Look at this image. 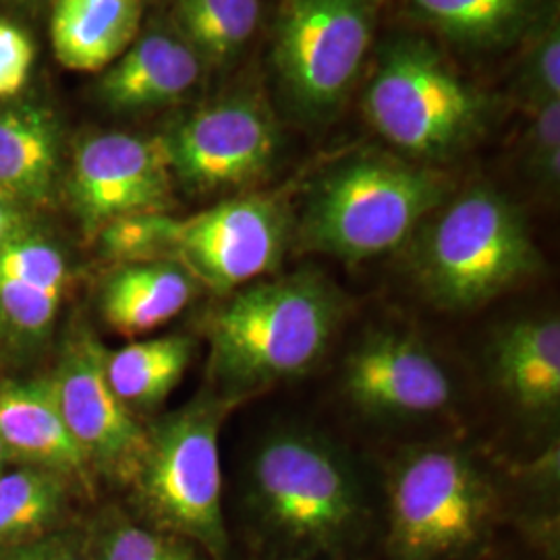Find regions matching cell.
<instances>
[{"mask_svg": "<svg viewBox=\"0 0 560 560\" xmlns=\"http://www.w3.org/2000/svg\"><path fill=\"white\" fill-rule=\"evenodd\" d=\"M340 314L339 291L314 272L254 280L233 291L206 328L222 397L241 400L305 374L324 355Z\"/></svg>", "mask_w": 560, "mask_h": 560, "instance_id": "cell-1", "label": "cell"}, {"mask_svg": "<svg viewBox=\"0 0 560 560\" xmlns=\"http://www.w3.org/2000/svg\"><path fill=\"white\" fill-rule=\"evenodd\" d=\"M451 189L428 166L363 154L328 171L312 187L298 237L305 249L360 264L384 256L409 240Z\"/></svg>", "mask_w": 560, "mask_h": 560, "instance_id": "cell-2", "label": "cell"}, {"mask_svg": "<svg viewBox=\"0 0 560 560\" xmlns=\"http://www.w3.org/2000/svg\"><path fill=\"white\" fill-rule=\"evenodd\" d=\"M413 268L439 307L465 312L532 277L540 254L520 208L492 187H474L428 224Z\"/></svg>", "mask_w": 560, "mask_h": 560, "instance_id": "cell-3", "label": "cell"}, {"mask_svg": "<svg viewBox=\"0 0 560 560\" xmlns=\"http://www.w3.org/2000/svg\"><path fill=\"white\" fill-rule=\"evenodd\" d=\"M363 113L384 140L420 161L465 150L483 127V98L425 40L390 44L363 94Z\"/></svg>", "mask_w": 560, "mask_h": 560, "instance_id": "cell-4", "label": "cell"}, {"mask_svg": "<svg viewBox=\"0 0 560 560\" xmlns=\"http://www.w3.org/2000/svg\"><path fill=\"white\" fill-rule=\"evenodd\" d=\"M492 513V488L467 453L420 446L390 478V559H460L483 538Z\"/></svg>", "mask_w": 560, "mask_h": 560, "instance_id": "cell-5", "label": "cell"}, {"mask_svg": "<svg viewBox=\"0 0 560 560\" xmlns=\"http://www.w3.org/2000/svg\"><path fill=\"white\" fill-rule=\"evenodd\" d=\"M235 402L208 395L168 416L148 434L136 474L150 511L219 560L226 555L219 434Z\"/></svg>", "mask_w": 560, "mask_h": 560, "instance_id": "cell-6", "label": "cell"}, {"mask_svg": "<svg viewBox=\"0 0 560 560\" xmlns=\"http://www.w3.org/2000/svg\"><path fill=\"white\" fill-rule=\"evenodd\" d=\"M289 226L282 201L264 194L221 201L185 221L150 212L141 261H175L217 293H233L277 270Z\"/></svg>", "mask_w": 560, "mask_h": 560, "instance_id": "cell-7", "label": "cell"}, {"mask_svg": "<svg viewBox=\"0 0 560 560\" xmlns=\"http://www.w3.org/2000/svg\"><path fill=\"white\" fill-rule=\"evenodd\" d=\"M382 0H282L272 60L301 117L320 120L349 96L372 48Z\"/></svg>", "mask_w": 560, "mask_h": 560, "instance_id": "cell-8", "label": "cell"}, {"mask_svg": "<svg viewBox=\"0 0 560 560\" xmlns=\"http://www.w3.org/2000/svg\"><path fill=\"white\" fill-rule=\"evenodd\" d=\"M252 499L264 523L303 548H335L360 521V492L347 465L324 442L284 432L252 463Z\"/></svg>", "mask_w": 560, "mask_h": 560, "instance_id": "cell-9", "label": "cell"}, {"mask_svg": "<svg viewBox=\"0 0 560 560\" xmlns=\"http://www.w3.org/2000/svg\"><path fill=\"white\" fill-rule=\"evenodd\" d=\"M171 168L198 191L243 189L260 180L279 154L272 115L252 96L214 102L164 136Z\"/></svg>", "mask_w": 560, "mask_h": 560, "instance_id": "cell-10", "label": "cell"}, {"mask_svg": "<svg viewBox=\"0 0 560 560\" xmlns=\"http://www.w3.org/2000/svg\"><path fill=\"white\" fill-rule=\"evenodd\" d=\"M60 418L88 463L136 478L148 434L106 378V351L92 335L71 340L48 381Z\"/></svg>", "mask_w": 560, "mask_h": 560, "instance_id": "cell-11", "label": "cell"}, {"mask_svg": "<svg viewBox=\"0 0 560 560\" xmlns=\"http://www.w3.org/2000/svg\"><path fill=\"white\" fill-rule=\"evenodd\" d=\"M171 159L164 138L96 136L80 145L73 164V198L88 226L150 214L171 191Z\"/></svg>", "mask_w": 560, "mask_h": 560, "instance_id": "cell-12", "label": "cell"}, {"mask_svg": "<svg viewBox=\"0 0 560 560\" xmlns=\"http://www.w3.org/2000/svg\"><path fill=\"white\" fill-rule=\"evenodd\" d=\"M342 386L349 400L370 416L420 418L453 400V381L421 340L381 332L345 361Z\"/></svg>", "mask_w": 560, "mask_h": 560, "instance_id": "cell-13", "label": "cell"}, {"mask_svg": "<svg viewBox=\"0 0 560 560\" xmlns=\"http://www.w3.org/2000/svg\"><path fill=\"white\" fill-rule=\"evenodd\" d=\"M198 52L187 42L150 34L133 42L101 80V98L115 110H141L177 101L200 78Z\"/></svg>", "mask_w": 560, "mask_h": 560, "instance_id": "cell-14", "label": "cell"}, {"mask_svg": "<svg viewBox=\"0 0 560 560\" xmlns=\"http://www.w3.org/2000/svg\"><path fill=\"white\" fill-rule=\"evenodd\" d=\"M492 372L520 409L550 416L560 405V322L557 316L515 322L492 345Z\"/></svg>", "mask_w": 560, "mask_h": 560, "instance_id": "cell-15", "label": "cell"}, {"mask_svg": "<svg viewBox=\"0 0 560 560\" xmlns=\"http://www.w3.org/2000/svg\"><path fill=\"white\" fill-rule=\"evenodd\" d=\"M196 295V279L168 260L129 261L106 280L102 316L122 337L161 328Z\"/></svg>", "mask_w": 560, "mask_h": 560, "instance_id": "cell-16", "label": "cell"}, {"mask_svg": "<svg viewBox=\"0 0 560 560\" xmlns=\"http://www.w3.org/2000/svg\"><path fill=\"white\" fill-rule=\"evenodd\" d=\"M141 0H57L52 44L71 71L94 73L110 67L140 32Z\"/></svg>", "mask_w": 560, "mask_h": 560, "instance_id": "cell-17", "label": "cell"}, {"mask_svg": "<svg viewBox=\"0 0 560 560\" xmlns=\"http://www.w3.org/2000/svg\"><path fill=\"white\" fill-rule=\"evenodd\" d=\"M0 442L9 453L81 471L88 459L60 418L48 382L0 388Z\"/></svg>", "mask_w": 560, "mask_h": 560, "instance_id": "cell-18", "label": "cell"}, {"mask_svg": "<svg viewBox=\"0 0 560 560\" xmlns=\"http://www.w3.org/2000/svg\"><path fill=\"white\" fill-rule=\"evenodd\" d=\"M196 342L183 335L138 340L106 353V378L125 405H159L179 384Z\"/></svg>", "mask_w": 560, "mask_h": 560, "instance_id": "cell-19", "label": "cell"}, {"mask_svg": "<svg viewBox=\"0 0 560 560\" xmlns=\"http://www.w3.org/2000/svg\"><path fill=\"white\" fill-rule=\"evenodd\" d=\"M57 166V131L36 108L0 113V189L9 196H42Z\"/></svg>", "mask_w": 560, "mask_h": 560, "instance_id": "cell-20", "label": "cell"}, {"mask_svg": "<svg viewBox=\"0 0 560 560\" xmlns=\"http://www.w3.org/2000/svg\"><path fill=\"white\" fill-rule=\"evenodd\" d=\"M423 23L463 46L492 48L515 40L536 0H409Z\"/></svg>", "mask_w": 560, "mask_h": 560, "instance_id": "cell-21", "label": "cell"}, {"mask_svg": "<svg viewBox=\"0 0 560 560\" xmlns=\"http://www.w3.org/2000/svg\"><path fill=\"white\" fill-rule=\"evenodd\" d=\"M260 0H179L177 20L189 46L208 59H233L256 34Z\"/></svg>", "mask_w": 560, "mask_h": 560, "instance_id": "cell-22", "label": "cell"}, {"mask_svg": "<svg viewBox=\"0 0 560 560\" xmlns=\"http://www.w3.org/2000/svg\"><path fill=\"white\" fill-rule=\"evenodd\" d=\"M60 497V481L46 471L0 476V544L40 529L57 515Z\"/></svg>", "mask_w": 560, "mask_h": 560, "instance_id": "cell-23", "label": "cell"}, {"mask_svg": "<svg viewBox=\"0 0 560 560\" xmlns=\"http://www.w3.org/2000/svg\"><path fill=\"white\" fill-rule=\"evenodd\" d=\"M0 279L62 293L67 268L59 249L44 241H4L0 245Z\"/></svg>", "mask_w": 560, "mask_h": 560, "instance_id": "cell-24", "label": "cell"}, {"mask_svg": "<svg viewBox=\"0 0 560 560\" xmlns=\"http://www.w3.org/2000/svg\"><path fill=\"white\" fill-rule=\"evenodd\" d=\"M521 88L527 106L560 101V30L557 20L548 21L532 42L521 71Z\"/></svg>", "mask_w": 560, "mask_h": 560, "instance_id": "cell-25", "label": "cell"}, {"mask_svg": "<svg viewBox=\"0 0 560 560\" xmlns=\"http://www.w3.org/2000/svg\"><path fill=\"white\" fill-rule=\"evenodd\" d=\"M60 295L18 280L0 279V320L21 335H40L55 320Z\"/></svg>", "mask_w": 560, "mask_h": 560, "instance_id": "cell-26", "label": "cell"}, {"mask_svg": "<svg viewBox=\"0 0 560 560\" xmlns=\"http://www.w3.org/2000/svg\"><path fill=\"white\" fill-rule=\"evenodd\" d=\"M532 110L527 131V164L546 187H557L560 177V101L544 102Z\"/></svg>", "mask_w": 560, "mask_h": 560, "instance_id": "cell-27", "label": "cell"}, {"mask_svg": "<svg viewBox=\"0 0 560 560\" xmlns=\"http://www.w3.org/2000/svg\"><path fill=\"white\" fill-rule=\"evenodd\" d=\"M102 560H196L177 541L166 540L141 527L120 525L108 534Z\"/></svg>", "mask_w": 560, "mask_h": 560, "instance_id": "cell-28", "label": "cell"}, {"mask_svg": "<svg viewBox=\"0 0 560 560\" xmlns=\"http://www.w3.org/2000/svg\"><path fill=\"white\" fill-rule=\"evenodd\" d=\"M34 48L20 27L0 21V98L15 96L25 85Z\"/></svg>", "mask_w": 560, "mask_h": 560, "instance_id": "cell-29", "label": "cell"}, {"mask_svg": "<svg viewBox=\"0 0 560 560\" xmlns=\"http://www.w3.org/2000/svg\"><path fill=\"white\" fill-rule=\"evenodd\" d=\"M15 222L13 210L7 206V200H0V245L7 241Z\"/></svg>", "mask_w": 560, "mask_h": 560, "instance_id": "cell-30", "label": "cell"}, {"mask_svg": "<svg viewBox=\"0 0 560 560\" xmlns=\"http://www.w3.org/2000/svg\"><path fill=\"white\" fill-rule=\"evenodd\" d=\"M18 560H81L75 557H69V555H25Z\"/></svg>", "mask_w": 560, "mask_h": 560, "instance_id": "cell-31", "label": "cell"}, {"mask_svg": "<svg viewBox=\"0 0 560 560\" xmlns=\"http://www.w3.org/2000/svg\"><path fill=\"white\" fill-rule=\"evenodd\" d=\"M7 455H9V451H7V448H4V444L0 442V467H2V463L7 460Z\"/></svg>", "mask_w": 560, "mask_h": 560, "instance_id": "cell-32", "label": "cell"}, {"mask_svg": "<svg viewBox=\"0 0 560 560\" xmlns=\"http://www.w3.org/2000/svg\"><path fill=\"white\" fill-rule=\"evenodd\" d=\"M9 198H11V196H9V194H4V191L0 189V200H9Z\"/></svg>", "mask_w": 560, "mask_h": 560, "instance_id": "cell-33", "label": "cell"}]
</instances>
